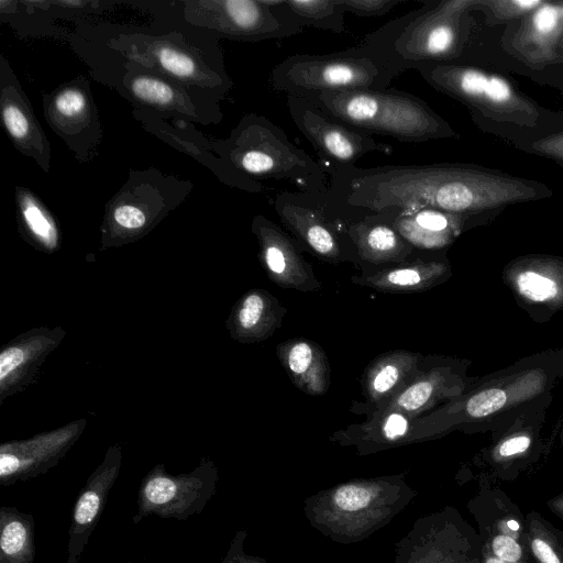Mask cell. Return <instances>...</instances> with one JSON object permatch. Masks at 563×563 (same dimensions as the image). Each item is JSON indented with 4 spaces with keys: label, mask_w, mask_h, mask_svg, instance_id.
<instances>
[{
    "label": "cell",
    "mask_w": 563,
    "mask_h": 563,
    "mask_svg": "<svg viewBox=\"0 0 563 563\" xmlns=\"http://www.w3.org/2000/svg\"><path fill=\"white\" fill-rule=\"evenodd\" d=\"M325 174L327 210L342 222L424 208L484 216L521 198L517 176L474 164L349 166Z\"/></svg>",
    "instance_id": "obj_1"
},
{
    "label": "cell",
    "mask_w": 563,
    "mask_h": 563,
    "mask_svg": "<svg viewBox=\"0 0 563 563\" xmlns=\"http://www.w3.org/2000/svg\"><path fill=\"white\" fill-rule=\"evenodd\" d=\"M106 47L123 58L157 70L196 93L219 102L232 88L217 38L177 26L167 33L115 31Z\"/></svg>",
    "instance_id": "obj_2"
},
{
    "label": "cell",
    "mask_w": 563,
    "mask_h": 563,
    "mask_svg": "<svg viewBox=\"0 0 563 563\" xmlns=\"http://www.w3.org/2000/svg\"><path fill=\"white\" fill-rule=\"evenodd\" d=\"M423 5L367 34L362 42L402 73L422 66L460 64L471 35L475 0H421Z\"/></svg>",
    "instance_id": "obj_3"
},
{
    "label": "cell",
    "mask_w": 563,
    "mask_h": 563,
    "mask_svg": "<svg viewBox=\"0 0 563 563\" xmlns=\"http://www.w3.org/2000/svg\"><path fill=\"white\" fill-rule=\"evenodd\" d=\"M210 147L242 177L289 181L302 192L327 191L322 166L264 115H244L229 137L210 143Z\"/></svg>",
    "instance_id": "obj_4"
},
{
    "label": "cell",
    "mask_w": 563,
    "mask_h": 563,
    "mask_svg": "<svg viewBox=\"0 0 563 563\" xmlns=\"http://www.w3.org/2000/svg\"><path fill=\"white\" fill-rule=\"evenodd\" d=\"M341 123L364 134L405 143L456 139L457 132L419 97L386 88L321 93L307 99Z\"/></svg>",
    "instance_id": "obj_5"
},
{
    "label": "cell",
    "mask_w": 563,
    "mask_h": 563,
    "mask_svg": "<svg viewBox=\"0 0 563 563\" xmlns=\"http://www.w3.org/2000/svg\"><path fill=\"white\" fill-rule=\"evenodd\" d=\"M402 74L385 55L361 42L328 54H295L275 65L269 75L273 90L303 99L321 93L386 89Z\"/></svg>",
    "instance_id": "obj_6"
},
{
    "label": "cell",
    "mask_w": 563,
    "mask_h": 563,
    "mask_svg": "<svg viewBox=\"0 0 563 563\" xmlns=\"http://www.w3.org/2000/svg\"><path fill=\"white\" fill-rule=\"evenodd\" d=\"M417 73L433 89L460 101L482 129L490 124L536 129L553 114L504 76L467 64L422 66Z\"/></svg>",
    "instance_id": "obj_7"
},
{
    "label": "cell",
    "mask_w": 563,
    "mask_h": 563,
    "mask_svg": "<svg viewBox=\"0 0 563 563\" xmlns=\"http://www.w3.org/2000/svg\"><path fill=\"white\" fill-rule=\"evenodd\" d=\"M122 70H98L106 74V80L118 89L135 107V111L159 118H176L181 122L218 123L222 118L219 102L194 92L181 82L166 75L123 58L114 62Z\"/></svg>",
    "instance_id": "obj_8"
},
{
    "label": "cell",
    "mask_w": 563,
    "mask_h": 563,
    "mask_svg": "<svg viewBox=\"0 0 563 563\" xmlns=\"http://www.w3.org/2000/svg\"><path fill=\"white\" fill-rule=\"evenodd\" d=\"M185 23L213 37L244 42L297 35L303 26L284 8L283 0H211L183 2Z\"/></svg>",
    "instance_id": "obj_9"
},
{
    "label": "cell",
    "mask_w": 563,
    "mask_h": 563,
    "mask_svg": "<svg viewBox=\"0 0 563 563\" xmlns=\"http://www.w3.org/2000/svg\"><path fill=\"white\" fill-rule=\"evenodd\" d=\"M287 108L296 128L327 162L324 173L355 166L369 153L391 152L389 145L341 123L307 99L287 96Z\"/></svg>",
    "instance_id": "obj_10"
},
{
    "label": "cell",
    "mask_w": 563,
    "mask_h": 563,
    "mask_svg": "<svg viewBox=\"0 0 563 563\" xmlns=\"http://www.w3.org/2000/svg\"><path fill=\"white\" fill-rule=\"evenodd\" d=\"M43 110L51 129L85 162L96 156L102 139L98 109L89 81L80 76L43 96Z\"/></svg>",
    "instance_id": "obj_11"
},
{
    "label": "cell",
    "mask_w": 563,
    "mask_h": 563,
    "mask_svg": "<svg viewBox=\"0 0 563 563\" xmlns=\"http://www.w3.org/2000/svg\"><path fill=\"white\" fill-rule=\"evenodd\" d=\"M323 194L284 191L274 199L280 222L296 240L318 257L335 262L342 257L339 221L327 210Z\"/></svg>",
    "instance_id": "obj_12"
},
{
    "label": "cell",
    "mask_w": 563,
    "mask_h": 563,
    "mask_svg": "<svg viewBox=\"0 0 563 563\" xmlns=\"http://www.w3.org/2000/svg\"><path fill=\"white\" fill-rule=\"evenodd\" d=\"M190 185V184H188ZM155 169L131 172V176L107 207L115 224L123 229H141L152 211L177 207L186 197L188 186Z\"/></svg>",
    "instance_id": "obj_13"
},
{
    "label": "cell",
    "mask_w": 563,
    "mask_h": 563,
    "mask_svg": "<svg viewBox=\"0 0 563 563\" xmlns=\"http://www.w3.org/2000/svg\"><path fill=\"white\" fill-rule=\"evenodd\" d=\"M563 36V1H544L518 20L506 33L504 48L532 69L562 60L559 46Z\"/></svg>",
    "instance_id": "obj_14"
},
{
    "label": "cell",
    "mask_w": 563,
    "mask_h": 563,
    "mask_svg": "<svg viewBox=\"0 0 563 563\" xmlns=\"http://www.w3.org/2000/svg\"><path fill=\"white\" fill-rule=\"evenodd\" d=\"M0 62V108L4 130L23 155L45 172L51 167V146L31 103L4 56Z\"/></svg>",
    "instance_id": "obj_15"
},
{
    "label": "cell",
    "mask_w": 563,
    "mask_h": 563,
    "mask_svg": "<svg viewBox=\"0 0 563 563\" xmlns=\"http://www.w3.org/2000/svg\"><path fill=\"white\" fill-rule=\"evenodd\" d=\"M252 230L260 243L262 263L276 285L301 291L321 287L296 243L276 223L257 214L253 219Z\"/></svg>",
    "instance_id": "obj_16"
},
{
    "label": "cell",
    "mask_w": 563,
    "mask_h": 563,
    "mask_svg": "<svg viewBox=\"0 0 563 563\" xmlns=\"http://www.w3.org/2000/svg\"><path fill=\"white\" fill-rule=\"evenodd\" d=\"M387 220L413 249L440 250L449 246L471 223L483 216H471L424 208L378 216Z\"/></svg>",
    "instance_id": "obj_17"
},
{
    "label": "cell",
    "mask_w": 563,
    "mask_h": 563,
    "mask_svg": "<svg viewBox=\"0 0 563 563\" xmlns=\"http://www.w3.org/2000/svg\"><path fill=\"white\" fill-rule=\"evenodd\" d=\"M511 400L510 384L494 383L460 396L430 415L417 418L415 433L434 432L456 424L488 418Z\"/></svg>",
    "instance_id": "obj_18"
},
{
    "label": "cell",
    "mask_w": 563,
    "mask_h": 563,
    "mask_svg": "<svg viewBox=\"0 0 563 563\" xmlns=\"http://www.w3.org/2000/svg\"><path fill=\"white\" fill-rule=\"evenodd\" d=\"M421 355L405 350L389 351L376 357L364 375V395L376 410L385 407L421 372Z\"/></svg>",
    "instance_id": "obj_19"
},
{
    "label": "cell",
    "mask_w": 563,
    "mask_h": 563,
    "mask_svg": "<svg viewBox=\"0 0 563 563\" xmlns=\"http://www.w3.org/2000/svg\"><path fill=\"white\" fill-rule=\"evenodd\" d=\"M209 495L210 488L202 485L178 482L169 476H153L140 490V515L185 519L200 511Z\"/></svg>",
    "instance_id": "obj_20"
},
{
    "label": "cell",
    "mask_w": 563,
    "mask_h": 563,
    "mask_svg": "<svg viewBox=\"0 0 563 563\" xmlns=\"http://www.w3.org/2000/svg\"><path fill=\"white\" fill-rule=\"evenodd\" d=\"M277 357L291 383L310 396L324 395L330 387V365L324 351L313 341L292 339L276 347Z\"/></svg>",
    "instance_id": "obj_21"
},
{
    "label": "cell",
    "mask_w": 563,
    "mask_h": 563,
    "mask_svg": "<svg viewBox=\"0 0 563 563\" xmlns=\"http://www.w3.org/2000/svg\"><path fill=\"white\" fill-rule=\"evenodd\" d=\"M463 387L462 379L449 368L434 367L420 373L402 391L378 410L394 409L419 418L439 404L445 400L450 402L462 396Z\"/></svg>",
    "instance_id": "obj_22"
},
{
    "label": "cell",
    "mask_w": 563,
    "mask_h": 563,
    "mask_svg": "<svg viewBox=\"0 0 563 563\" xmlns=\"http://www.w3.org/2000/svg\"><path fill=\"white\" fill-rule=\"evenodd\" d=\"M343 223L346 238L365 262H400L412 252L413 247L382 217H368Z\"/></svg>",
    "instance_id": "obj_23"
},
{
    "label": "cell",
    "mask_w": 563,
    "mask_h": 563,
    "mask_svg": "<svg viewBox=\"0 0 563 563\" xmlns=\"http://www.w3.org/2000/svg\"><path fill=\"white\" fill-rule=\"evenodd\" d=\"M449 271L444 262L417 260L379 271L362 284L385 292L422 291L443 279Z\"/></svg>",
    "instance_id": "obj_24"
},
{
    "label": "cell",
    "mask_w": 563,
    "mask_h": 563,
    "mask_svg": "<svg viewBox=\"0 0 563 563\" xmlns=\"http://www.w3.org/2000/svg\"><path fill=\"white\" fill-rule=\"evenodd\" d=\"M113 478V475L96 477L77 499L69 530L67 563H78V559L106 503Z\"/></svg>",
    "instance_id": "obj_25"
},
{
    "label": "cell",
    "mask_w": 563,
    "mask_h": 563,
    "mask_svg": "<svg viewBox=\"0 0 563 563\" xmlns=\"http://www.w3.org/2000/svg\"><path fill=\"white\" fill-rule=\"evenodd\" d=\"M560 262L549 257L521 260L514 268L517 292L532 303H552L561 297L560 279L552 273Z\"/></svg>",
    "instance_id": "obj_26"
},
{
    "label": "cell",
    "mask_w": 563,
    "mask_h": 563,
    "mask_svg": "<svg viewBox=\"0 0 563 563\" xmlns=\"http://www.w3.org/2000/svg\"><path fill=\"white\" fill-rule=\"evenodd\" d=\"M285 314L286 309L274 296L257 290L244 297L236 312V322L246 335L264 340L280 327Z\"/></svg>",
    "instance_id": "obj_27"
},
{
    "label": "cell",
    "mask_w": 563,
    "mask_h": 563,
    "mask_svg": "<svg viewBox=\"0 0 563 563\" xmlns=\"http://www.w3.org/2000/svg\"><path fill=\"white\" fill-rule=\"evenodd\" d=\"M1 563H32L34 560L33 519L18 510L1 509Z\"/></svg>",
    "instance_id": "obj_28"
},
{
    "label": "cell",
    "mask_w": 563,
    "mask_h": 563,
    "mask_svg": "<svg viewBox=\"0 0 563 563\" xmlns=\"http://www.w3.org/2000/svg\"><path fill=\"white\" fill-rule=\"evenodd\" d=\"M287 12L303 27H316L333 33L346 31L340 0H283Z\"/></svg>",
    "instance_id": "obj_29"
},
{
    "label": "cell",
    "mask_w": 563,
    "mask_h": 563,
    "mask_svg": "<svg viewBox=\"0 0 563 563\" xmlns=\"http://www.w3.org/2000/svg\"><path fill=\"white\" fill-rule=\"evenodd\" d=\"M15 200L19 214L27 230L46 246H55L57 229L45 205L24 187H16Z\"/></svg>",
    "instance_id": "obj_30"
},
{
    "label": "cell",
    "mask_w": 563,
    "mask_h": 563,
    "mask_svg": "<svg viewBox=\"0 0 563 563\" xmlns=\"http://www.w3.org/2000/svg\"><path fill=\"white\" fill-rule=\"evenodd\" d=\"M538 514L529 516L528 541L537 563H563V534Z\"/></svg>",
    "instance_id": "obj_31"
},
{
    "label": "cell",
    "mask_w": 563,
    "mask_h": 563,
    "mask_svg": "<svg viewBox=\"0 0 563 563\" xmlns=\"http://www.w3.org/2000/svg\"><path fill=\"white\" fill-rule=\"evenodd\" d=\"M417 418L398 410H376L363 424L356 426L365 435H379L385 441L401 440L413 434Z\"/></svg>",
    "instance_id": "obj_32"
},
{
    "label": "cell",
    "mask_w": 563,
    "mask_h": 563,
    "mask_svg": "<svg viewBox=\"0 0 563 563\" xmlns=\"http://www.w3.org/2000/svg\"><path fill=\"white\" fill-rule=\"evenodd\" d=\"M542 0H475L472 10H482L492 24L518 21L539 8Z\"/></svg>",
    "instance_id": "obj_33"
},
{
    "label": "cell",
    "mask_w": 563,
    "mask_h": 563,
    "mask_svg": "<svg viewBox=\"0 0 563 563\" xmlns=\"http://www.w3.org/2000/svg\"><path fill=\"white\" fill-rule=\"evenodd\" d=\"M519 147L530 154L552 159L563 167V130L541 135Z\"/></svg>",
    "instance_id": "obj_34"
},
{
    "label": "cell",
    "mask_w": 563,
    "mask_h": 563,
    "mask_svg": "<svg viewBox=\"0 0 563 563\" xmlns=\"http://www.w3.org/2000/svg\"><path fill=\"white\" fill-rule=\"evenodd\" d=\"M407 0H340L345 12L361 18H377Z\"/></svg>",
    "instance_id": "obj_35"
},
{
    "label": "cell",
    "mask_w": 563,
    "mask_h": 563,
    "mask_svg": "<svg viewBox=\"0 0 563 563\" xmlns=\"http://www.w3.org/2000/svg\"><path fill=\"white\" fill-rule=\"evenodd\" d=\"M369 492L358 485L342 486L336 490L334 495V500L338 507L347 511H354L366 507L369 503Z\"/></svg>",
    "instance_id": "obj_36"
},
{
    "label": "cell",
    "mask_w": 563,
    "mask_h": 563,
    "mask_svg": "<svg viewBox=\"0 0 563 563\" xmlns=\"http://www.w3.org/2000/svg\"><path fill=\"white\" fill-rule=\"evenodd\" d=\"M490 549L495 556L503 562L515 563L522 558V548L519 542L506 534H497L490 541Z\"/></svg>",
    "instance_id": "obj_37"
},
{
    "label": "cell",
    "mask_w": 563,
    "mask_h": 563,
    "mask_svg": "<svg viewBox=\"0 0 563 563\" xmlns=\"http://www.w3.org/2000/svg\"><path fill=\"white\" fill-rule=\"evenodd\" d=\"M531 439L525 434H518L504 440L497 449V453L501 457H509L523 453L529 449Z\"/></svg>",
    "instance_id": "obj_38"
},
{
    "label": "cell",
    "mask_w": 563,
    "mask_h": 563,
    "mask_svg": "<svg viewBox=\"0 0 563 563\" xmlns=\"http://www.w3.org/2000/svg\"><path fill=\"white\" fill-rule=\"evenodd\" d=\"M24 352L19 347H10L0 354V379L15 369L24 361Z\"/></svg>",
    "instance_id": "obj_39"
},
{
    "label": "cell",
    "mask_w": 563,
    "mask_h": 563,
    "mask_svg": "<svg viewBox=\"0 0 563 563\" xmlns=\"http://www.w3.org/2000/svg\"><path fill=\"white\" fill-rule=\"evenodd\" d=\"M507 527L509 528V530H511L514 532H517L520 529V525L515 519H509L507 521Z\"/></svg>",
    "instance_id": "obj_40"
},
{
    "label": "cell",
    "mask_w": 563,
    "mask_h": 563,
    "mask_svg": "<svg viewBox=\"0 0 563 563\" xmlns=\"http://www.w3.org/2000/svg\"><path fill=\"white\" fill-rule=\"evenodd\" d=\"M555 509H556L555 511L563 515V499L555 500Z\"/></svg>",
    "instance_id": "obj_41"
},
{
    "label": "cell",
    "mask_w": 563,
    "mask_h": 563,
    "mask_svg": "<svg viewBox=\"0 0 563 563\" xmlns=\"http://www.w3.org/2000/svg\"><path fill=\"white\" fill-rule=\"evenodd\" d=\"M559 53H560V56L563 60V36H562V40H561V43H560V46H559Z\"/></svg>",
    "instance_id": "obj_42"
}]
</instances>
